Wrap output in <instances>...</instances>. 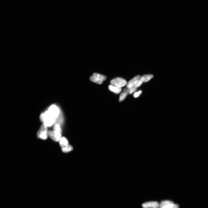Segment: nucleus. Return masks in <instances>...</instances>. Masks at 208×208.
<instances>
[{"label": "nucleus", "instance_id": "nucleus-10", "mask_svg": "<svg viewBox=\"0 0 208 208\" xmlns=\"http://www.w3.org/2000/svg\"><path fill=\"white\" fill-rule=\"evenodd\" d=\"M129 93L128 89H125L123 90V92L120 95L119 101L121 102L125 99Z\"/></svg>", "mask_w": 208, "mask_h": 208}, {"label": "nucleus", "instance_id": "nucleus-16", "mask_svg": "<svg viewBox=\"0 0 208 208\" xmlns=\"http://www.w3.org/2000/svg\"><path fill=\"white\" fill-rule=\"evenodd\" d=\"M73 148L71 145H68L66 147L62 148V151L64 153H68L72 150Z\"/></svg>", "mask_w": 208, "mask_h": 208}, {"label": "nucleus", "instance_id": "nucleus-8", "mask_svg": "<svg viewBox=\"0 0 208 208\" xmlns=\"http://www.w3.org/2000/svg\"><path fill=\"white\" fill-rule=\"evenodd\" d=\"M140 78V76L138 75L135 77L132 80H130L126 85V87L128 88L132 87H133L138 82L139 79Z\"/></svg>", "mask_w": 208, "mask_h": 208}, {"label": "nucleus", "instance_id": "nucleus-7", "mask_svg": "<svg viewBox=\"0 0 208 208\" xmlns=\"http://www.w3.org/2000/svg\"><path fill=\"white\" fill-rule=\"evenodd\" d=\"M159 206V203L155 201L146 202L142 205L143 208H158Z\"/></svg>", "mask_w": 208, "mask_h": 208}, {"label": "nucleus", "instance_id": "nucleus-9", "mask_svg": "<svg viewBox=\"0 0 208 208\" xmlns=\"http://www.w3.org/2000/svg\"><path fill=\"white\" fill-rule=\"evenodd\" d=\"M108 89L111 91L116 94H118L121 92V88L112 85H109Z\"/></svg>", "mask_w": 208, "mask_h": 208}, {"label": "nucleus", "instance_id": "nucleus-4", "mask_svg": "<svg viewBox=\"0 0 208 208\" xmlns=\"http://www.w3.org/2000/svg\"><path fill=\"white\" fill-rule=\"evenodd\" d=\"M154 76L152 75H143L139 79V80L134 87L136 88L140 86L143 82H146L149 81L153 78Z\"/></svg>", "mask_w": 208, "mask_h": 208}, {"label": "nucleus", "instance_id": "nucleus-19", "mask_svg": "<svg viewBox=\"0 0 208 208\" xmlns=\"http://www.w3.org/2000/svg\"><path fill=\"white\" fill-rule=\"evenodd\" d=\"M142 91L141 90H140L139 91L136 92L135 93L134 95V96L135 98H137L138 97V96H140L141 94L142 93Z\"/></svg>", "mask_w": 208, "mask_h": 208}, {"label": "nucleus", "instance_id": "nucleus-17", "mask_svg": "<svg viewBox=\"0 0 208 208\" xmlns=\"http://www.w3.org/2000/svg\"><path fill=\"white\" fill-rule=\"evenodd\" d=\"M179 207L178 205L173 203L166 205L162 208H179Z\"/></svg>", "mask_w": 208, "mask_h": 208}, {"label": "nucleus", "instance_id": "nucleus-5", "mask_svg": "<svg viewBox=\"0 0 208 208\" xmlns=\"http://www.w3.org/2000/svg\"><path fill=\"white\" fill-rule=\"evenodd\" d=\"M53 131L59 141L61 138L62 131L60 126L59 123H56L54 124Z\"/></svg>", "mask_w": 208, "mask_h": 208}, {"label": "nucleus", "instance_id": "nucleus-1", "mask_svg": "<svg viewBox=\"0 0 208 208\" xmlns=\"http://www.w3.org/2000/svg\"><path fill=\"white\" fill-rule=\"evenodd\" d=\"M40 119L42 123L48 127L52 126L55 123L56 119L48 110L44 113H41Z\"/></svg>", "mask_w": 208, "mask_h": 208}, {"label": "nucleus", "instance_id": "nucleus-14", "mask_svg": "<svg viewBox=\"0 0 208 208\" xmlns=\"http://www.w3.org/2000/svg\"><path fill=\"white\" fill-rule=\"evenodd\" d=\"M93 76L102 81L106 80V76L96 73H94L93 74Z\"/></svg>", "mask_w": 208, "mask_h": 208}, {"label": "nucleus", "instance_id": "nucleus-15", "mask_svg": "<svg viewBox=\"0 0 208 208\" xmlns=\"http://www.w3.org/2000/svg\"><path fill=\"white\" fill-rule=\"evenodd\" d=\"M174 203L172 201H162L160 205L159 208H162L167 205Z\"/></svg>", "mask_w": 208, "mask_h": 208}, {"label": "nucleus", "instance_id": "nucleus-2", "mask_svg": "<svg viewBox=\"0 0 208 208\" xmlns=\"http://www.w3.org/2000/svg\"><path fill=\"white\" fill-rule=\"evenodd\" d=\"M48 132L47 126L44 123H43L37 133L38 138L46 140L48 138Z\"/></svg>", "mask_w": 208, "mask_h": 208}, {"label": "nucleus", "instance_id": "nucleus-3", "mask_svg": "<svg viewBox=\"0 0 208 208\" xmlns=\"http://www.w3.org/2000/svg\"><path fill=\"white\" fill-rule=\"evenodd\" d=\"M111 85L118 87L121 88L125 86L127 84V81L123 78L117 77L110 81Z\"/></svg>", "mask_w": 208, "mask_h": 208}, {"label": "nucleus", "instance_id": "nucleus-18", "mask_svg": "<svg viewBox=\"0 0 208 208\" xmlns=\"http://www.w3.org/2000/svg\"><path fill=\"white\" fill-rule=\"evenodd\" d=\"M128 89L129 93L131 94L133 93L135 91L137 90V88L135 87L134 86L128 88Z\"/></svg>", "mask_w": 208, "mask_h": 208}, {"label": "nucleus", "instance_id": "nucleus-6", "mask_svg": "<svg viewBox=\"0 0 208 208\" xmlns=\"http://www.w3.org/2000/svg\"><path fill=\"white\" fill-rule=\"evenodd\" d=\"M48 111L55 118L58 117L59 110L58 107L54 105H52L49 108Z\"/></svg>", "mask_w": 208, "mask_h": 208}, {"label": "nucleus", "instance_id": "nucleus-12", "mask_svg": "<svg viewBox=\"0 0 208 208\" xmlns=\"http://www.w3.org/2000/svg\"><path fill=\"white\" fill-rule=\"evenodd\" d=\"M48 135L53 141L55 142H59V141L58 140L57 136L53 131H49L48 132Z\"/></svg>", "mask_w": 208, "mask_h": 208}, {"label": "nucleus", "instance_id": "nucleus-11", "mask_svg": "<svg viewBox=\"0 0 208 208\" xmlns=\"http://www.w3.org/2000/svg\"><path fill=\"white\" fill-rule=\"evenodd\" d=\"M59 142L60 145L62 148L67 146L68 145V141L65 137H61Z\"/></svg>", "mask_w": 208, "mask_h": 208}, {"label": "nucleus", "instance_id": "nucleus-13", "mask_svg": "<svg viewBox=\"0 0 208 208\" xmlns=\"http://www.w3.org/2000/svg\"><path fill=\"white\" fill-rule=\"evenodd\" d=\"M90 80L92 82L98 84H102L103 82V81L100 80L99 79L93 76H91L90 77Z\"/></svg>", "mask_w": 208, "mask_h": 208}]
</instances>
